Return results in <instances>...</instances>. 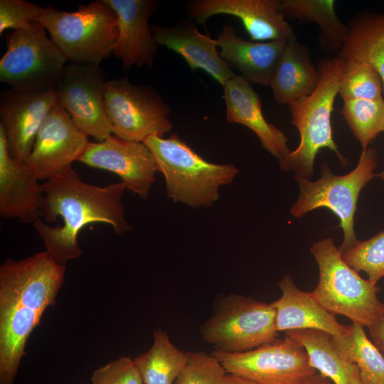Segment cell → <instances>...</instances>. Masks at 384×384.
Instances as JSON below:
<instances>
[{"label": "cell", "mask_w": 384, "mask_h": 384, "mask_svg": "<svg viewBox=\"0 0 384 384\" xmlns=\"http://www.w3.org/2000/svg\"><path fill=\"white\" fill-rule=\"evenodd\" d=\"M41 218L33 225L46 251L59 264L78 258V235L88 224L110 225L115 233L132 230L122 203V181L97 186L83 181L72 168L46 181Z\"/></svg>", "instance_id": "obj_1"}, {"label": "cell", "mask_w": 384, "mask_h": 384, "mask_svg": "<svg viewBox=\"0 0 384 384\" xmlns=\"http://www.w3.org/2000/svg\"><path fill=\"white\" fill-rule=\"evenodd\" d=\"M65 265L46 250L0 266V384H14L26 342L55 304Z\"/></svg>", "instance_id": "obj_2"}, {"label": "cell", "mask_w": 384, "mask_h": 384, "mask_svg": "<svg viewBox=\"0 0 384 384\" xmlns=\"http://www.w3.org/2000/svg\"><path fill=\"white\" fill-rule=\"evenodd\" d=\"M344 66V60L337 55L321 60L317 66L319 82L314 91L288 105L291 123L298 129L300 139L295 150L279 161L282 170L309 178L316 156L323 148L335 153L343 166L348 164L334 140L331 122Z\"/></svg>", "instance_id": "obj_3"}, {"label": "cell", "mask_w": 384, "mask_h": 384, "mask_svg": "<svg viewBox=\"0 0 384 384\" xmlns=\"http://www.w3.org/2000/svg\"><path fill=\"white\" fill-rule=\"evenodd\" d=\"M143 142L165 178L169 198L175 202L194 208L211 206L219 198V188L230 183L238 173L232 164L207 161L176 134L169 138L150 136Z\"/></svg>", "instance_id": "obj_4"}, {"label": "cell", "mask_w": 384, "mask_h": 384, "mask_svg": "<svg viewBox=\"0 0 384 384\" xmlns=\"http://www.w3.org/2000/svg\"><path fill=\"white\" fill-rule=\"evenodd\" d=\"M70 63L100 65L112 53L118 36L117 17L97 0L68 12L49 4L36 19Z\"/></svg>", "instance_id": "obj_5"}, {"label": "cell", "mask_w": 384, "mask_h": 384, "mask_svg": "<svg viewBox=\"0 0 384 384\" xmlns=\"http://www.w3.org/2000/svg\"><path fill=\"white\" fill-rule=\"evenodd\" d=\"M319 268V280L311 292L314 299L334 315L368 328L378 317L383 302L377 284L362 278L343 259L331 238L314 242L310 248Z\"/></svg>", "instance_id": "obj_6"}, {"label": "cell", "mask_w": 384, "mask_h": 384, "mask_svg": "<svg viewBox=\"0 0 384 384\" xmlns=\"http://www.w3.org/2000/svg\"><path fill=\"white\" fill-rule=\"evenodd\" d=\"M377 152L373 147L363 149L356 166L345 175H335L327 162L321 166V178L311 181L295 174L300 191L290 213L301 218L315 209L330 210L339 220L343 241L338 248L341 253L358 242L354 231V215L362 188L375 176Z\"/></svg>", "instance_id": "obj_7"}, {"label": "cell", "mask_w": 384, "mask_h": 384, "mask_svg": "<svg viewBox=\"0 0 384 384\" xmlns=\"http://www.w3.org/2000/svg\"><path fill=\"white\" fill-rule=\"evenodd\" d=\"M275 316L271 303L230 294L215 302L200 334L215 351L242 353L277 338Z\"/></svg>", "instance_id": "obj_8"}, {"label": "cell", "mask_w": 384, "mask_h": 384, "mask_svg": "<svg viewBox=\"0 0 384 384\" xmlns=\"http://www.w3.org/2000/svg\"><path fill=\"white\" fill-rule=\"evenodd\" d=\"M6 44L0 59L1 82L14 89L55 87L67 60L41 23L12 31Z\"/></svg>", "instance_id": "obj_9"}, {"label": "cell", "mask_w": 384, "mask_h": 384, "mask_svg": "<svg viewBox=\"0 0 384 384\" xmlns=\"http://www.w3.org/2000/svg\"><path fill=\"white\" fill-rule=\"evenodd\" d=\"M105 102L113 134L122 139L143 142L173 127L170 107L156 91L126 78L107 81Z\"/></svg>", "instance_id": "obj_10"}, {"label": "cell", "mask_w": 384, "mask_h": 384, "mask_svg": "<svg viewBox=\"0 0 384 384\" xmlns=\"http://www.w3.org/2000/svg\"><path fill=\"white\" fill-rule=\"evenodd\" d=\"M227 373L243 376L259 384H302L316 373L304 346L285 336L242 353H210Z\"/></svg>", "instance_id": "obj_11"}, {"label": "cell", "mask_w": 384, "mask_h": 384, "mask_svg": "<svg viewBox=\"0 0 384 384\" xmlns=\"http://www.w3.org/2000/svg\"><path fill=\"white\" fill-rule=\"evenodd\" d=\"M106 82L100 65L70 63L55 85L57 102L82 132L98 142L114 134L105 102Z\"/></svg>", "instance_id": "obj_12"}, {"label": "cell", "mask_w": 384, "mask_h": 384, "mask_svg": "<svg viewBox=\"0 0 384 384\" xmlns=\"http://www.w3.org/2000/svg\"><path fill=\"white\" fill-rule=\"evenodd\" d=\"M87 137L56 102L36 137L26 164L39 181H46L79 161L90 142Z\"/></svg>", "instance_id": "obj_13"}, {"label": "cell", "mask_w": 384, "mask_h": 384, "mask_svg": "<svg viewBox=\"0 0 384 384\" xmlns=\"http://www.w3.org/2000/svg\"><path fill=\"white\" fill-rule=\"evenodd\" d=\"M57 102L55 87L35 89L9 87L0 95V124L9 154L26 163L36 137Z\"/></svg>", "instance_id": "obj_14"}, {"label": "cell", "mask_w": 384, "mask_h": 384, "mask_svg": "<svg viewBox=\"0 0 384 384\" xmlns=\"http://www.w3.org/2000/svg\"><path fill=\"white\" fill-rule=\"evenodd\" d=\"M79 161L119 176L127 188L147 198L157 171L149 147L142 142L112 134L100 142H89Z\"/></svg>", "instance_id": "obj_15"}, {"label": "cell", "mask_w": 384, "mask_h": 384, "mask_svg": "<svg viewBox=\"0 0 384 384\" xmlns=\"http://www.w3.org/2000/svg\"><path fill=\"white\" fill-rule=\"evenodd\" d=\"M282 0H194L188 4L193 19L205 25L210 17L227 14L238 17L253 41L297 37L280 11Z\"/></svg>", "instance_id": "obj_16"}, {"label": "cell", "mask_w": 384, "mask_h": 384, "mask_svg": "<svg viewBox=\"0 0 384 384\" xmlns=\"http://www.w3.org/2000/svg\"><path fill=\"white\" fill-rule=\"evenodd\" d=\"M117 17L118 36L112 54L124 69L151 67L157 46L149 20L156 4L152 0H105Z\"/></svg>", "instance_id": "obj_17"}, {"label": "cell", "mask_w": 384, "mask_h": 384, "mask_svg": "<svg viewBox=\"0 0 384 384\" xmlns=\"http://www.w3.org/2000/svg\"><path fill=\"white\" fill-rule=\"evenodd\" d=\"M43 201L42 183L26 163L9 154L0 124V215L33 223L41 218Z\"/></svg>", "instance_id": "obj_18"}, {"label": "cell", "mask_w": 384, "mask_h": 384, "mask_svg": "<svg viewBox=\"0 0 384 384\" xmlns=\"http://www.w3.org/2000/svg\"><path fill=\"white\" fill-rule=\"evenodd\" d=\"M158 45L178 53L193 70L201 69L221 85L235 74L220 55L215 38L201 33L193 23L181 21L171 26H151Z\"/></svg>", "instance_id": "obj_19"}, {"label": "cell", "mask_w": 384, "mask_h": 384, "mask_svg": "<svg viewBox=\"0 0 384 384\" xmlns=\"http://www.w3.org/2000/svg\"><path fill=\"white\" fill-rule=\"evenodd\" d=\"M226 120L251 129L262 146L279 161L289 152L285 134L265 118L259 95L247 80L235 75L223 86Z\"/></svg>", "instance_id": "obj_20"}, {"label": "cell", "mask_w": 384, "mask_h": 384, "mask_svg": "<svg viewBox=\"0 0 384 384\" xmlns=\"http://www.w3.org/2000/svg\"><path fill=\"white\" fill-rule=\"evenodd\" d=\"M215 42L221 58L237 68L245 80L269 85L288 41H246L235 33L232 26L225 24Z\"/></svg>", "instance_id": "obj_21"}, {"label": "cell", "mask_w": 384, "mask_h": 384, "mask_svg": "<svg viewBox=\"0 0 384 384\" xmlns=\"http://www.w3.org/2000/svg\"><path fill=\"white\" fill-rule=\"evenodd\" d=\"M281 297L271 302L275 309L277 332L299 329H318L333 336L343 335L347 326L340 324L335 315L326 310L311 292L300 289L292 278L284 275L278 282Z\"/></svg>", "instance_id": "obj_22"}, {"label": "cell", "mask_w": 384, "mask_h": 384, "mask_svg": "<svg viewBox=\"0 0 384 384\" xmlns=\"http://www.w3.org/2000/svg\"><path fill=\"white\" fill-rule=\"evenodd\" d=\"M319 78L308 48L294 37L288 41L269 86L277 103L289 105L311 94Z\"/></svg>", "instance_id": "obj_23"}, {"label": "cell", "mask_w": 384, "mask_h": 384, "mask_svg": "<svg viewBox=\"0 0 384 384\" xmlns=\"http://www.w3.org/2000/svg\"><path fill=\"white\" fill-rule=\"evenodd\" d=\"M305 348L310 366L334 384H361L359 370L335 347L332 336L318 329L285 331Z\"/></svg>", "instance_id": "obj_24"}, {"label": "cell", "mask_w": 384, "mask_h": 384, "mask_svg": "<svg viewBox=\"0 0 384 384\" xmlns=\"http://www.w3.org/2000/svg\"><path fill=\"white\" fill-rule=\"evenodd\" d=\"M348 26V38L337 56L370 65L380 76L384 90V14L359 13Z\"/></svg>", "instance_id": "obj_25"}, {"label": "cell", "mask_w": 384, "mask_h": 384, "mask_svg": "<svg viewBox=\"0 0 384 384\" xmlns=\"http://www.w3.org/2000/svg\"><path fill=\"white\" fill-rule=\"evenodd\" d=\"M335 3L333 0H282L280 11L285 18L316 23L322 49L338 52L348 38L349 28L338 18Z\"/></svg>", "instance_id": "obj_26"}, {"label": "cell", "mask_w": 384, "mask_h": 384, "mask_svg": "<svg viewBox=\"0 0 384 384\" xmlns=\"http://www.w3.org/2000/svg\"><path fill=\"white\" fill-rule=\"evenodd\" d=\"M134 363L144 384H174L188 361V353L178 349L166 332L154 330V341Z\"/></svg>", "instance_id": "obj_27"}, {"label": "cell", "mask_w": 384, "mask_h": 384, "mask_svg": "<svg viewBox=\"0 0 384 384\" xmlns=\"http://www.w3.org/2000/svg\"><path fill=\"white\" fill-rule=\"evenodd\" d=\"M363 328L353 324L347 326L343 335L332 336L333 343L346 359L356 364L361 384H384V356Z\"/></svg>", "instance_id": "obj_28"}, {"label": "cell", "mask_w": 384, "mask_h": 384, "mask_svg": "<svg viewBox=\"0 0 384 384\" xmlns=\"http://www.w3.org/2000/svg\"><path fill=\"white\" fill-rule=\"evenodd\" d=\"M342 114L363 149L384 132V98L346 97Z\"/></svg>", "instance_id": "obj_29"}, {"label": "cell", "mask_w": 384, "mask_h": 384, "mask_svg": "<svg viewBox=\"0 0 384 384\" xmlns=\"http://www.w3.org/2000/svg\"><path fill=\"white\" fill-rule=\"evenodd\" d=\"M345 66L338 90L341 99L366 97L380 100L383 85L380 76L370 65L354 60H344Z\"/></svg>", "instance_id": "obj_30"}, {"label": "cell", "mask_w": 384, "mask_h": 384, "mask_svg": "<svg viewBox=\"0 0 384 384\" xmlns=\"http://www.w3.org/2000/svg\"><path fill=\"white\" fill-rule=\"evenodd\" d=\"M344 261L356 272H364L377 284L384 277V230L368 240H358L342 253Z\"/></svg>", "instance_id": "obj_31"}, {"label": "cell", "mask_w": 384, "mask_h": 384, "mask_svg": "<svg viewBox=\"0 0 384 384\" xmlns=\"http://www.w3.org/2000/svg\"><path fill=\"white\" fill-rule=\"evenodd\" d=\"M188 353V361L174 384H223L227 374L219 361L203 352Z\"/></svg>", "instance_id": "obj_32"}, {"label": "cell", "mask_w": 384, "mask_h": 384, "mask_svg": "<svg viewBox=\"0 0 384 384\" xmlns=\"http://www.w3.org/2000/svg\"><path fill=\"white\" fill-rule=\"evenodd\" d=\"M44 8L26 0L0 1V33L28 28L36 22Z\"/></svg>", "instance_id": "obj_33"}, {"label": "cell", "mask_w": 384, "mask_h": 384, "mask_svg": "<svg viewBox=\"0 0 384 384\" xmlns=\"http://www.w3.org/2000/svg\"><path fill=\"white\" fill-rule=\"evenodd\" d=\"M92 384H144L134 360L122 356L92 373Z\"/></svg>", "instance_id": "obj_34"}, {"label": "cell", "mask_w": 384, "mask_h": 384, "mask_svg": "<svg viewBox=\"0 0 384 384\" xmlns=\"http://www.w3.org/2000/svg\"><path fill=\"white\" fill-rule=\"evenodd\" d=\"M368 329L371 341L384 356V302L378 317Z\"/></svg>", "instance_id": "obj_35"}, {"label": "cell", "mask_w": 384, "mask_h": 384, "mask_svg": "<svg viewBox=\"0 0 384 384\" xmlns=\"http://www.w3.org/2000/svg\"><path fill=\"white\" fill-rule=\"evenodd\" d=\"M223 384H259L250 379L235 374L227 373Z\"/></svg>", "instance_id": "obj_36"}, {"label": "cell", "mask_w": 384, "mask_h": 384, "mask_svg": "<svg viewBox=\"0 0 384 384\" xmlns=\"http://www.w3.org/2000/svg\"><path fill=\"white\" fill-rule=\"evenodd\" d=\"M302 384H332L331 382L320 374L316 373L306 378Z\"/></svg>", "instance_id": "obj_37"}, {"label": "cell", "mask_w": 384, "mask_h": 384, "mask_svg": "<svg viewBox=\"0 0 384 384\" xmlns=\"http://www.w3.org/2000/svg\"><path fill=\"white\" fill-rule=\"evenodd\" d=\"M378 176L380 177L382 180H384V169L382 172L378 174Z\"/></svg>", "instance_id": "obj_38"}]
</instances>
